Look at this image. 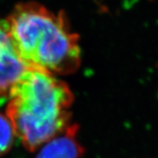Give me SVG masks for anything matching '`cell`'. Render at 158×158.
Here are the masks:
<instances>
[{"instance_id": "6da1fadb", "label": "cell", "mask_w": 158, "mask_h": 158, "mask_svg": "<svg viewBox=\"0 0 158 158\" xmlns=\"http://www.w3.org/2000/svg\"><path fill=\"white\" fill-rule=\"evenodd\" d=\"M7 98L6 114L16 137L29 151L38 150L72 124V91L56 75L43 69L28 66Z\"/></svg>"}, {"instance_id": "7a4b0ae2", "label": "cell", "mask_w": 158, "mask_h": 158, "mask_svg": "<svg viewBox=\"0 0 158 158\" xmlns=\"http://www.w3.org/2000/svg\"><path fill=\"white\" fill-rule=\"evenodd\" d=\"M6 22L19 54L29 66L54 75H69L79 69V37L64 14L27 2L18 5Z\"/></svg>"}, {"instance_id": "3957f363", "label": "cell", "mask_w": 158, "mask_h": 158, "mask_svg": "<svg viewBox=\"0 0 158 158\" xmlns=\"http://www.w3.org/2000/svg\"><path fill=\"white\" fill-rule=\"evenodd\" d=\"M28 66L19 54L6 22L0 21V98L8 97Z\"/></svg>"}, {"instance_id": "277c9868", "label": "cell", "mask_w": 158, "mask_h": 158, "mask_svg": "<svg viewBox=\"0 0 158 158\" xmlns=\"http://www.w3.org/2000/svg\"><path fill=\"white\" fill-rule=\"evenodd\" d=\"M77 125H69L63 132L45 142L35 158H80L85 148L77 138Z\"/></svg>"}, {"instance_id": "5b68a950", "label": "cell", "mask_w": 158, "mask_h": 158, "mask_svg": "<svg viewBox=\"0 0 158 158\" xmlns=\"http://www.w3.org/2000/svg\"><path fill=\"white\" fill-rule=\"evenodd\" d=\"M16 137V134L10 118L6 114L0 113V156L10 151Z\"/></svg>"}]
</instances>
